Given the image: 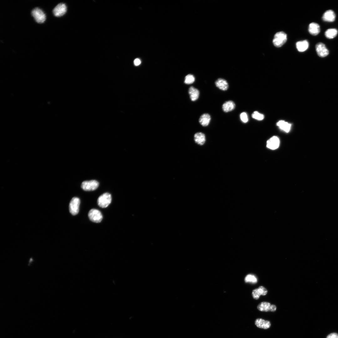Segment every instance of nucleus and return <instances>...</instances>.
Listing matches in <instances>:
<instances>
[{
    "mask_svg": "<svg viewBox=\"0 0 338 338\" xmlns=\"http://www.w3.org/2000/svg\"><path fill=\"white\" fill-rule=\"evenodd\" d=\"M279 143V140L278 137L274 136L267 141L266 146L268 148L271 150H275L278 148Z\"/></svg>",
    "mask_w": 338,
    "mask_h": 338,
    "instance_id": "obj_10",
    "label": "nucleus"
},
{
    "mask_svg": "<svg viewBox=\"0 0 338 338\" xmlns=\"http://www.w3.org/2000/svg\"><path fill=\"white\" fill-rule=\"evenodd\" d=\"M315 49L317 54L321 57L326 56L329 53L328 49L323 43H318L315 46Z\"/></svg>",
    "mask_w": 338,
    "mask_h": 338,
    "instance_id": "obj_9",
    "label": "nucleus"
},
{
    "mask_svg": "<svg viewBox=\"0 0 338 338\" xmlns=\"http://www.w3.org/2000/svg\"><path fill=\"white\" fill-rule=\"evenodd\" d=\"M326 338H338V334L336 333H332L327 335Z\"/></svg>",
    "mask_w": 338,
    "mask_h": 338,
    "instance_id": "obj_27",
    "label": "nucleus"
},
{
    "mask_svg": "<svg viewBox=\"0 0 338 338\" xmlns=\"http://www.w3.org/2000/svg\"><path fill=\"white\" fill-rule=\"evenodd\" d=\"M287 39L286 34L283 32L276 33L274 35L273 40L274 45L277 47L282 46L286 42Z\"/></svg>",
    "mask_w": 338,
    "mask_h": 338,
    "instance_id": "obj_3",
    "label": "nucleus"
},
{
    "mask_svg": "<svg viewBox=\"0 0 338 338\" xmlns=\"http://www.w3.org/2000/svg\"><path fill=\"white\" fill-rule=\"evenodd\" d=\"M194 140L197 143L200 145L204 144L205 141V136L202 132H197L194 135Z\"/></svg>",
    "mask_w": 338,
    "mask_h": 338,
    "instance_id": "obj_20",
    "label": "nucleus"
},
{
    "mask_svg": "<svg viewBox=\"0 0 338 338\" xmlns=\"http://www.w3.org/2000/svg\"><path fill=\"white\" fill-rule=\"evenodd\" d=\"M255 324L257 327L264 329H267L271 326V323L269 321L261 318L256 319Z\"/></svg>",
    "mask_w": 338,
    "mask_h": 338,
    "instance_id": "obj_12",
    "label": "nucleus"
},
{
    "mask_svg": "<svg viewBox=\"0 0 338 338\" xmlns=\"http://www.w3.org/2000/svg\"><path fill=\"white\" fill-rule=\"evenodd\" d=\"M111 201V196L110 194L106 192L101 195L97 199L98 205L102 208L108 207Z\"/></svg>",
    "mask_w": 338,
    "mask_h": 338,
    "instance_id": "obj_4",
    "label": "nucleus"
},
{
    "mask_svg": "<svg viewBox=\"0 0 338 338\" xmlns=\"http://www.w3.org/2000/svg\"><path fill=\"white\" fill-rule=\"evenodd\" d=\"M211 119V116L209 114L205 113L201 116L199 119V121L202 126H206L209 124Z\"/></svg>",
    "mask_w": 338,
    "mask_h": 338,
    "instance_id": "obj_19",
    "label": "nucleus"
},
{
    "mask_svg": "<svg viewBox=\"0 0 338 338\" xmlns=\"http://www.w3.org/2000/svg\"><path fill=\"white\" fill-rule=\"evenodd\" d=\"M308 31L310 33L313 35H316L320 31L319 25L315 23H310L309 26Z\"/></svg>",
    "mask_w": 338,
    "mask_h": 338,
    "instance_id": "obj_15",
    "label": "nucleus"
},
{
    "mask_svg": "<svg viewBox=\"0 0 338 338\" xmlns=\"http://www.w3.org/2000/svg\"><path fill=\"white\" fill-rule=\"evenodd\" d=\"M90 219L92 222L100 223L102 220L103 216L101 212L97 209H92L90 210L88 214Z\"/></svg>",
    "mask_w": 338,
    "mask_h": 338,
    "instance_id": "obj_5",
    "label": "nucleus"
},
{
    "mask_svg": "<svg viewBox=\"0 0 338 338\" xmlns=\"http://www.w3.org/2000/svg\"><path fill=\"white\" fill-rule=\"evenodd\" d=\"M240 118L241 120L244 123H246L248 120V118L247 113L245 112H243L240 114Z\"/></svg>",
    "mask_w": 338,
    "mask_h": 338,
    "instance_id": "obj_26",
    "label": "nucleus"
},
{
    "mask_svg": "<svg viewBox=\"0 0 338 338\" xmlns=\"http://www.w3.org/2000/svg\"><path fill=\"white\" fill-rule=\"evenodd\" d=\"M335 15L333 11L329 10L324 13L322 17L323 20L325 22H333L335 19Z\"/></svg>",
    "mask_w": 338,
    "mask_h": 338,
    "instance_id": "obj_13",
    "label": "nucleus"
},
{
    "mask_svg": "<svg viewBox=\"0 0 338 338\" xmlns=\"http://www.w3.org/2000/svg\"><path fill=\"white\" fill-rule=\"evenodd\" d=\"M134 63L135 65L138 66L141 64V61L139 59L136 58L134 60Z\"/></svg>",
    "mask_w": 338,
    "mask_h": 338,
    "instance_id": "obj_28",
    "label": "nucleus"
},
{
    "mask_svg": "<svg viewBox=\"0 0 338 338\" xmlns=\"http://www.w3.org/2000/svg\"><path fill=\"white\" fill-rule=\"evenodd\" d=\"M258 309L261 311L274 312L276 309V306L274 305H271L269 302H263L259 304L257 306Z\"/></svg>",
    "mask_w": 338,
    "mask_h": 338,
    "instance_id": "obj_8",
    "label": "nucleus"
},
{
    "mask_svg": "<svg viewBox=\"0 0 338 338\" xmlns=\"http://www.w3.org/2000/svg\"><path fill=\"white\" fill-rule=\"evenodd\" d=\"M309 45L308 42L306 40H304L297 42L296 47L299 51L303 52L308 49Z\"/></svg>",
    "mask_w": 338,
    "mask_h": 338,
    "instance_id": "obj_21",
    "label": "nucleus"
},
{
    "mask_svg": "<svg viewBox=\"0 0 338 338\" xmlns=\"http://www.w3.org/2000/svg\"><path fill=\"white\" fill-rule=\"evenodd\" d=\"M67 7L63 3H60L57 4L53 9L52 13L53 15L56 18H60L64 16L67 11Z\"/></svg>",
    "mask_w": 338,
    "mask_h": 338,
    "instance_id": "obj_2",
    "label": "nucleus"
},
{
    "mask_svg": "<svg viewBox=\"0 0 338 338\" xmlns=\"http://www.w3.org/2000/svg\"><path fill=\"white\" fill-rule=\"evenodd\" d=\"M253 118L258 120H262L264 118L263 114L259 113L257 111H254L252 115Z\"/></svg>",
    "mask_w": 338,
    "mask_h": 338,
    "instance_id": "obj_25",
    "label": "nucleus"
},
{
    "mask_svg": "<svg viewBox=\"0 0 338 338\" xmlns=\"http://www.w3.org/2000/svg\"><path fill=\"white\" fill-rule=\"evenodd\" d=\"M235 107V103L232 100H228L224 102L222 105L223 110L228 112L233 110Z\"/></svg>",
    "mask_w": 338,
    "mask_h": 338,
    "instance_id": "obj_17",
    "label": "nucleus"
},
{
    "mask_svg": "<svg viewBox=\"0 0 338 338\" xmlns=\"http://www.w3.org/2000/svg\"><path fill=\"white\" fill-rule=\"evenodd\" d=\"M215 84L218 88L222 90H226L228 87V84L227 81L223 79H218L215 81Z\"/></svg>",
    "mask_w": 338,
    "mask_h": 338,
    "instance_id": "obj_14",
    "label": "nucleus"
},
{
    "mask_svg": "<svg viewBox=\"0 0 338 338\" xmlns=\"http://www.w3.org/2000/svg\"><path fill=\"white\" fill-rule=\"evenodd\" d=\"M190 98L192 101L197 100L199 95V92L198 89L193 86L190 87L188 90Z\"/></svg>",
    "mask_w": 338,
    "mask_h": 338,
    "instance_id": "obj_16",
    "label": "nucleus"
},
{
    "mask_svg": "<svg viewBox=\"0 0 338 338\" xmlns=\"http://www.w3.org/2000/svg\"><path fill=\"white\" fill-rule=\"evenodd\" d=\"M80 203V200L79 198L74 197L72 199L69 204V211L72 215H75L78 213Z\"/></svg>",
    "mask_w": 338,
    "mask_h": 338,
    "instance_id": "obj_7",
    "label": "nucleus"
},
{
    "mask_svg": "<svg viewBox=\"0 0 338 338\" xmlns=\"http://www.w3.org/2000/svg\"><path fill=\"white\" fill-rule=\"evenodd\" d=\"M195 80V78L193 75L189 74L185 77L184 82L186 84H190L193 83Z\"/></svg>",
    "mask_w": 338,
    "mask_h": 338,
    "instance_id": "obj_24",
    "label": "nucleus"
},
{
    "mask_svg": "<svg viewBox=\"0 0 338 338\" xmlns=\"http://www.w3.org/2000/svg\"><path fill=\"white\" fill-rule=\"evenodd\" d=\"M30 14L35 22L38 24H42L46 20L47 16L45 12L39 7H35L32 9Z\"/></svg>",
    "mask_w": 338,
    "mask_h": 338,
    "instance_id": "obj_1",
    "label": "nucleus"
},
{
    "mask_svg": "<svg viewBox=\"0 0 338 338\" xmlns=\"http://www.w3.org/2000/svg\"><path fill=\"white\" fill-rule=\"evenodd\" d=\"M99 185V182L95 180L83 182L81 185L82 189L85 191H92L96 189Z\"/></svg>",
    "mask_w": 338,
    "mask_h": 338,
    "instance_id": "obj_6",
    "label": "nucleus"
},
{
    "mask_svg": "<svg viewBox=\"0 0 338 338\" xmlns=\"http://www.w3.org/2000/svg\"><path fill=\"white\" fill-rule=\"evenodd\" d=\"M267 293V290L265 288L262 286H260L258 288L253 291L252 295L254 299L257 300L261 295H265Z\"/></svg>",
    "mask_w": 338,
    "mask_h": 338,
    "instance_id": "obj_11",
    "label": "nucleus"
},
{
    "mask_svg": "<svg viewBox=\"0 0 338 338\" xmlns=\"http://www.w3.org/2000/svg\"><path fill=\"white\" fill-rule=\"evenodd\" d=\"M338 33L337 30L335 28H330L325 32V35L329 39H332L335 37Z\"/></svg>",
    "mask_w": 338,
    "mask_h": 338,
    "instance_id": "obj_22",
    "label": "nucleus"
},
{
    "mask_svg": "<svg viewBox=\"0 0 338 338\" xmlns=\"http://www.w3.org/2000/svg\"><path fill=\"white\" fill-rule=\"evenodd\" d=\"M276 125L280 129L287 133L290 131L291 125L290 124L282 120L278 121Z\"/></svg>",
    "mask_w": 338,
    "mask_h": 338,
    "instance_id": "obj_18",
    "label": "nucleus"
},
{
    "mask_svg": "<svg viewBox=\"0 0 338 338\" xmlns=\"http://www.w3.org/2000/svg\"><path fill=\"white\" fill-rule=\"evenodd\" d=\"M245 281L246 283L250 282L252 283H256L257 282V279L254 275L249 274L245 277Z\"/></svg>",
    "mask_w": 338,
    "mask_h": 338,
    "instance_id": "obj_23",
    "label": "nucleus"
}]
</instances>
